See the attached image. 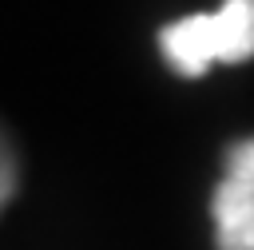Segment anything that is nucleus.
I'll return each instance as SVG.
<instances>
[{"mask_svg": "<svg viewBox=\"0 0 254 250\" xmlns=\"http://www.w3.org/2000/svg\"><path fill=\"white\" fill-rule=\"evenodd\" d=\"M159 48L179 75H206L214 63H246L254 56V0H222L159 32Z\"/></svg>", "mask_w": 254, "mask_h": 250, "instance_id": "1", "label": "nucleus"}, {"mask_svg": "<svg viewBox=\"0 0 254 250\" xmlns=\"http://www.w3.org/2000/svg\"><path fill=\"white\" fill-rule=\"evenodd\" d=\"M214 246L218 250H254V187L222 175L210 194Z\"/></svg>", "mask_w": 254, "mask_h": 250, "instance_id": "2", "label": "nucleus"}, {"mask_svg": "<svg viewBox=\"0 0 254 250\" xmlns=\"http://www.w3.org/2000/svg\"><path fill=\"white\" fill-rule=\"evenodd\" d=\"M226 175L254 187V139H242L226 151Z\"/></svg>", "mask_w": 254, "mask_h": 250, "instance_id": "3", "label": "nucleus"}]
</instances>
